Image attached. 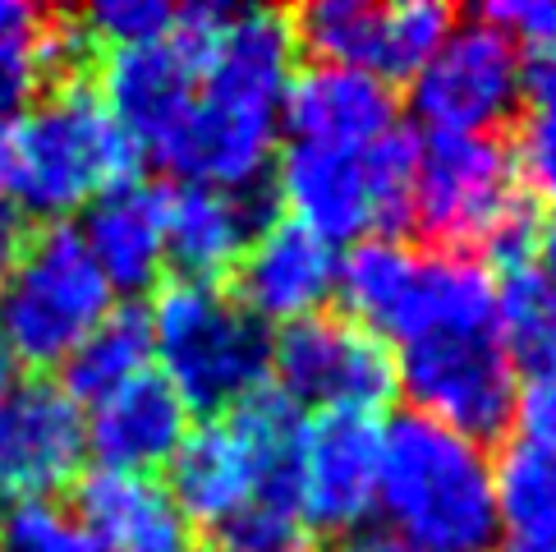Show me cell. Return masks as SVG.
Listing matches in <instances>:
<instances>
[{
    "label": "cell",
    "mask_w": 556,
    "mask_h": 552,
    "mask_svg": "<svg viewBox=\"0 0 556 552\" xmlns=\"http://www.w3.org/2000/svg\"><path fill=\"white\" fill-rule=\"evenodd\" d=\"M148 360H152V309L143 300H125L65 354L55 387L74 405H102L111 391H121L129 378H138Z\"/></svg>",
    "instance_id": "obj_20"
},
{
    "label": "cell",
    "mask_w": 556,
    "mask_h": 552,
    "mask_svg": "<svg viewBox=\"0 0 556 552\" xmlns=\"http://www.w3.org/2000/svg\"><path fill=\"white\" fill-rule=\"evenodd\" d=\"M5 382H14V354L5 346V331H0V387H5Z\"/></svg>",
    "instance_id": "obj_35"
},
{
    "label": "cell",
    "mask_w": 556,
    "mask_h": 552,
    "mask_svg": "<svg viewBox=\"0 0 556 552\" xmlns=\"http://www.w3.org/2000/svg\"><path fill=\"white\" fill-rule=\"evenodd\" d=\"M189 432V410L180 391L166 382V373L143 368L121 391L97 405L88 447L97 451L102 469H121V475H148V469L166 465L180 451Z\"/></svg>",
    "instance_id": "obj_16"
},
{
    "label": "cell",
    "mask_w": 556,
    "mask_h": 552,
    "mask_svg": "<svg viewBox=\"0 0 556 552\" xmlns=\"http://www.w3.org/2000/svg\"><path fill=\"white\" fill-rule=\"evenodd\" d=\"M170 18H175V10L162 5V0H102V5L84 10L88 33L106 51L162 42V37L170 33Z\"/></svg>",
    "instance_id": "obj_28"
},
{
    "label": "cell",
    "mask_w": 556,
    "mask_h": 552,
    "mask_svg": "<svg viewBox=\"0 0 556 552\" xmlns=\"http://www.w3.org/2000/svg\"><path fill=\"white\" fill-rule=\"evenodd\" d=\"M226 290L240 300L253 318H308L327 309L336 290V253L327 240H317L300 222H271L235 263Z\"/></svg>",
    "instance_id": "obj_12"
},
{
    "label": "cell",
    "mask_w": 556,
    "mask_h": 552,
    "mask_svg": "<svg viewBox=\"0 0 556 552\" xmlns=\"http://www.w3.org/2000/svg\"><path fill=\"white\" fill-rule=\"evenodd\" d=\"M465 10L455 5H437V0H409V5H387V24H382V61H377V78L391 88L414 84L437 47L451 37V28L460 24Z\"/></svg>",
    "instance_id": "obj_24"
},
{
    "label": "cell",
    "mask_w": 556,
    "mask_h": 552,
    "mask_svg": "<svg viewBox=\"0 0 556 552\" xmlns=\"http://www.w3.org/2000/svg\"><path fill=\"white\" fill-rule=\"evenodd\" d=\"M520 148L506 134H428L419 143V180H414V249L473 253L515 189Z\"/></svg>",
    "instance_id": "obj_6"
},
{
    "label": "cell",
    "mask_w": 556,
    "mask_h": 552,
    "mask_svg": "<svg viewBox=\"0 0 556 552\" xmlns=\"http://www.w3.org/2000/svg\"><path fill=\"white\" fill-rule=\"evenodd\" d=\"M496 516H506L515 543L556 552V456L525 442H502L492 469Z\"/></svg>",
    "instance_id": "obj_21"
},
{
    "label": "cell",
    "mask_w": 556,
    "mask_h": 552,
    "mask_svg": "<svg viewBox=\"0 0 556 552\" xmlns=\"http://www.w3.org/2000/svg\"><path fill=\"white\" fill-rule=\"evenodd\" d=\"M88 428L78 405L47 378L0 387V502H55L74 488Z\"/></svg>",
    "instance_id": "obj_10"
},
{
    "label": "cell",
    "mask_w": 556,
    "mask_h": 552,
    "mask_svg": "<svg viewBox=\"0 0 556 552\" xmlns=\"http://www.w3.org/2000/svg\"><path fill=\"white\" fill-rule=\"evenodd\" d=\"M198 552H212V548H203V543H198Z\"/></svg>",
    "instance_id": "obj_37"
},
{
    "label": "cell",
    "mask_w": 556,
    "mask_h": 552,
    "mask_svg": "<svg viewBox=\"0 0 556 552\" xmlns=\"http://www.w3.org/2000/svg\"><path fill=\"white\" fill-rule=\"evenodd\" d=\"M502 552H552V548H533V543H515V539H506Z\"/></svg>",
    "instance_id": "obj_36"
},
{
    "label": "cell",
    "mask_w": 556,
    "mask_h": 552,
    "mask_svg": "<svg viewBox=\"0 0 556 552\" xmlns=\"http://www.w3.org/2000/svg\"><path fill=\"white\" fill-rule=\"evenodd\" d=\"M395 368H401L409 410L465 432L483 451L510 442L520 368L506 354L496 327L424 331V337L405 341Z\"/></svg>",
    "instance_id": "obj_5"
},
{
    "label": "cell",
    "mask_w": 556,
    "mask_h": 552,
    "mask_svg": "<svg viewBox=\"0 0 556 552\" xmlns=\"http://www.w3.org/2000/svg\"><path fill=\"white\" fill-rule=\"evenodd\" d=\"M78 235L92 263L102 267L106 286H121L129 294L162 286V185L129 180L121 189H106L102 199L88 203Z\"/></svg>",
    "instance_id": "obj_18"
},
{
    "label": "cell",
    "mask_w": 556,
    "mask_h": 552,
    "mask_svg": "<svg viewBox=\"0 0 556 552\" xmlns=\"http://www.w3.org/2000/svg\"><path fill=\"white\" fill-rule=\"evenodd\" d=\"M166 492L180 506V516L203 535L253 498L249 456L226 419H207L185 432L180 451L166 461Z\"/></svg>",
    "instance_id": "obj_19"
},
{
    "label": "cell",
    "mask_w": 556,
    "mask_h": 552,
    "mask_svg": "<svg viewBox=\"0 0 556 552\" xmlns=\"http://www.w3.org/2000/svg\"><path fill=\"white\" fill-rule=\"evenodd\" d=\"M198 543L212 552H323V539L313 535L300 511L263 502H244L230 520L207 529Z\"/></svg>",
    "instance_id": "obj_25"
},
{
    "label": "cell",
    "mask_w": 556,
    "mask_h": 552,
    "mask_svg": "<svg viewBox=\"0 0 556 552\" xmlns=\"http://www.w3.org/2000/svg\"><path fill=\"white\" fill-rule=\"evenodd\" d=\"M10 185V129L0 125V189Z\"/></svg>",
    "instance_id": "obj_34"
},
{
    "label": "cell",
    "mask_w": 556,
    "mask_h": 552,
    "mask_svg": "<svg viewBox=\"0 0 556 552\" xmlns=\"http://www.w3.org/2000/svg\"><path fill=\"white\" fill-rule=\"evenodd\" d=\"M336 552H414L401 535H387V529H372V535H350L336 543Z\"/></svg>",
    "instance_id": "obj_32"
},
{
    "label": "cell",
    "mask_w": 556,
    "mask_h": 552,
    "mask_svg": "<svg viewBox=\"0 0 556 552\" xmlns=\"http://www.w3.org/2000/svg\"><path fill=\"white\" fill-rule=\"evenodd\" d=\"M281 216L276 175H257L244 189L162 185V281L226 286L244 249Z\"/></svg>",
    "instance_id": "obj_9"
},
{
    "label": "cell",
    "mask_w": 556,
    "mask_h": 552,
    "mask_svg": "<svg viewBox=\"0 0 556 552\" xmlns=\"http://www.w3.org/2000/svg\"><path fill=\"white\" fill-rule=\"evenodd\" d=\"M281 106L294 143L368 148L372 138H382L395 125L401 92L368 70L300 61L281 92Z\"/></svg>",
    "instance_id": "obj_13"
},
{
    "label": "cell",
    "mask_w": 556,
    "mask_h": 552,
    "mask_svg": "<svg viewBox=\"0 0 556 552\" xmlns=\"http://www.w3.org/2000/svg\"><path fill=\"white\" fill-rule=\"evenodd\" d=\"M0 552H97L61 502H18L0 516Z\"/></svg>",
    "instance_id": "obj_26"
},
{
    "label": "cell",
    "mask_w": 556,
    "mask_h": 552,
    "mask_svg": "<svg viewBox=\"0 0 556 552\" xmlns=\"http://www.w3.org/2000/svg\"><path fill=\"white\" fill-rule=\"evenodd\" d=\"M473 14L496 24L515 47L529 42L539 51H556V0H506V5H483Z\"/></svg>",
    "instance_id": "obj_30"
},
{
    "label": "cell",
    "mask_w": 556,
    "mask_h": 552,
    "mask_svg": "<svg viewBox=\"0 0 556 552\" xmlns=\"http://www.w3.org/2000/svg\"><path fill=\"white\" fill-rule=\"evenodd\" d=\"M377 502L414 552L496 548L502 516L488 451L419 410H401L382 432Z\"/></svg>",
    "instance_id": "obj_1"
},
{
    "label": "cell",
    "mask_w": 556,
    "mask_h": 552,
    "mask_svg": "<svg viewBox=\"0 0 556 552\" xmlns=\"http://www.w3.org/2000/svg\"><path fill=\"white\" fill-rule=\"evenodd\" d=\"M382 424L359 410H323L304 428V498L300 511L317 539H350L377 502Z\"/></svg>",
    "instance_id": "obj_11"
},
{
    "label": "cell",
    "mask_w": 556,
    "mask_h": 552,
    "mask_svg": "<svg viewBox=\"0 0 556 552\" xmlns=\"http://www.w3.org/2000/svg\"><path fill=\"white\" fill-rule=\"evenodd\" d=\"M198 78L185 55L175 51L166 37L148 47H121L106 51L102 70H97V92L111 121L125 129V138L138 152H156L166 138L180 129L189 106L198 102Z\"/></svg>",
    "instance_id": "obj_15"
},
{
    "label": "cell",
    "mask_w": 556,
    "mask_h": 552,
    "mask_svg": "<svg viewBox=\"0 0 556 552\" xmlns=\"http://www.w3.org/2000/svg\"><path fill=\"white\" fill-rule=\"evenodd\" d=\"M460 18L465 24H455L414 74L409 111L432 125V134H506L520 125V47L479 14Z\"/></svg>",
    "instance_id": "obj_8"
},
{
    "label": "cell",
    "mask_w": 556,
    "mask_h": 552,
    "mask_svg": "<svg viewBox=\"0 0 556 552\" xmlns=\"http://www.w3.org/2000/svg\"><path fill=\"white\" fill-rule=\"evenodd\" d=\"M276 193L290 222L313 230L317 240H359L372 230V203L359 148L294 143L276 166Z\"/></svg>",
    "instance_id": "obj_17"
},
{
    "label": "cell",
    "mask_w": 556,
    "mask_h": 552,
    "mask_svg": "<svg viewBox=\"0 0 556 552\" xmlns=\"http://www.w3.org/2000/svg\"><path fill=\"white\" fill-rule=\"evenodd\" d=\"M419 143L414 125L395 121L382 138H372L364 156V180L372 203V240H409L414 230V180H419Z\"/></svg>",
    "instance_id": "obj_22"
},
{
    "label": "cell",
    "mask_w": 556,
    "mask_h": 552,
    "mask_svg": "<svg viewBox=\"0 0 556 552\" xmlns=\"http://www.w3.org/2000/svg\"><path fill=\"white\" fill-rule=\"evenodd\" d=\"M276 387L294 405L323 410H359L382 414L401 391V368L387 337H377L364 323H354L341 309H317L308 318H294L271 341Z\"/></svg>",
    "instance_id": "obj_7"
},
{
    "label": "cell",
    "mask_w": 556,
    "mask_h": 552,
    "mask_svg": "<svg viewBox=\"0 0 556 552\" xmlns=\"http://www.w3.org/2000/svg\"><path fill=\"white\" fill-rule=\"evenodd\" d=\"M539 259H543V276H547V286L556 290V212L547 216V226H543V249H539Z\"/></svg>",
    "instance_id": "obj_33"
},
{
    "label": "cell",
    "mask_w": 556,
    "mask_h": 552,
    "mask_svg": "<svg viewBox=\"0 0 556 552\" xmlns=\"http://www.w3.org/2000/svg\"><path fill=\"white\" fill-rule=\"evenodd\" d=\"M42 24L47 10L37 14V24L0 33V125L14 111H28L37 97L47 92V65H42Z\"/></svg>",
    "instance_id": "obj_27"
},
{
    "label": "cell",
    "mask_w": 556,
    "mask_h": 552,
    "mask_svg": "<svg viewBox=\"0 0 556 552\" xmlns=\"http://www.w3.org/2000/svg\"><path fill=\"white\" fill-rule=\"evenodd\" d=\"M33 226L37 222H28V216L18 212L14 203L0 199V286H5V276L14 272V263L24 259V249L33 240Z\"/></svg>",
    "instance_id": "obj_31"
},
{
    "label": "cell",
    "mask_w": 556,
    "mask_h": 552,
    "mask_svg": "<svg viewBox=\"0 0 556 552\" xmlns=\"http://www.w3.org/2000/svg\"><path fill=\"white\" fill-rule=\"evenodd\" d=\"M138 152L125 129L111 121L97 84H70L28 106L24 125L10 134V189L18 212L42 222H65L106 189L138 175Z\"/></svg>",
    "instance_id": "obj_2"
},
{
    "label": "cell",
    "mask_w": 556,
    "mask_h": 552,
    "mask_svg": "<svg viewBox=\"0 0 556 552\" xmlns=\"http://www.w3.org/2000/svg\"><path fill=\"white\" fill-rule=\"evenodd\" d=\"M111 313V286L70 222L33 226L24 259L0 286V331L37 378L55 368Z\"/></svg>",
    "instance_id": "obj_4"
},
{
    "label": "cell",
    "mask_w": 556,
    "mask_h": 552,
    "mask_svg": "<svg viewBox=\"0 0 556 552\" xmlns=\"http://www.w3.org/2000/svg\"><path fill=\"white\" fill-rule=\"evenodd\" d=\"M70 502L97 552H198L193 525L152 475L92 469L74 479Z\"/></svg>",
    "instance_id": "obj_14"
},
{
    "label": "cell",
    "mask_w": 556,
    "mask_h": 552,
    "mask_svg": "<svg viewBox=\"0 0 556 552\" xmlns=\"http://www.w3.org/2000/svg\"><path fill=\"white\" fill-rule=\"evenodd\" d=\"M152 309V354L189 414L222 419L249 391L267 387L271 331L226 286L162 281Z\"/></svg>",
    "instance_id": "obj_3"
},
{
    "label": "cell",
    "mask_w": 556,
    "mask_h": 552,
    "mask_svg": "<svg viewBox=\"0 0 556 552\" xmlns=\"http://www.w3.org/2000/svg\"><path fill=\"white\" fill-rule=\"evenodd\" d=\"M515 148H520V175L539 199L556 203V51H539L525 65L520 84V125H515Z\"/></svg>",
    "instance_id": "obj_23"
},
{
    "label": "cell",
    "mask_w": 556,
    "mask_h": 552,
    "mask_svg": "<svg viewBox=\"0 0 556 552\" xmlns=\"http://www.w3.org/2000/svg\"><path fill=\"white\" fill-rule=\"evenodd\" d=\"M515 428H520L515 442L539 447V451H547V456H556V368L525 373L520 397H515Z\"/></svg>",
    "instance_id": "obj_29"
}]
</instances>
